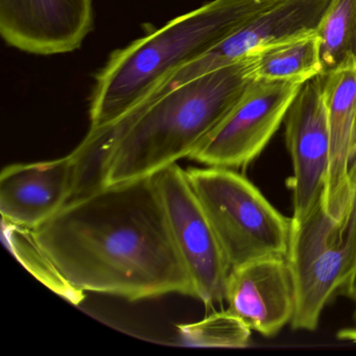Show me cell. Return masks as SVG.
I'll use <instances>...</instances> for the list:
<instances>
[{"mask_svg":"<svg viewBox=\"0 0 356 356\" xmlns=\"http://www.w3.org/2000/svg\"><path fill=\"white\" fill-rule=\"evenodd\" d=\"M32 233L64 278L83 293L128 301L170 293L195 298L155 176L78 195Z\"/></svg>","mask_w":356,"mask_h":356,"instance_id":"obj_1","label":"cell"},{"mask_svg":"<svg viewBox=\"0 0 356 356\" xmlns=\"http://www.w3.org/2000/svg\"><path fill=\"white\" fill-rule=\"evenodd\" d=\"M256 60L247 56L183 84L156 85L111 124L89 129L76 153L99 186L155 176L189 158L218 126L255 80Z\"/></svg>","mask_w":356,"mask_h":356,"instance_id":"obj_2","label":"cell"},{"mask_svg":"<svg viewBox=\"0 0 356 356\" xmlns=\"http://www.w3.org/2000/svg\"><path fill=\"white\" fill-rule=\"evenodd\" d=\"M276 1L212 0L114 51L95 76L89 129L118 120L164 76L220 44Z\"/></svg>","mask_w":356,"mask_h":356,"instance_id":"obj_3","label":"cell"},{"mask_svg":"<svg viewBox=\"0 0 356 356\" xmlns=\"http://www.w3.org/2000/svg\"><path fill=\"white\" fill-rule=\"evenodd\" d=\"M352 199L341 218L318 203L305 218H291L287 261L296 291L291 328L314 331L327 304L337 295L352 298L356 285V160Z\"/></svg>","mask_w":356,"mask_h":356,"instance_id":"obj_4","label":"cell"},{"mask_svg":"<svg viewBox=\"0 0 356 356\" xmlns=\"http://www.w3.org/2000/svg\"><path fill=\"white\" fill-rule=\"evenodd\" d=\"M187 178L205 210L231 268L254 260L286 257L291 218L235 170L189 168Z\"/></svg>","mask_w":356,"mask_h":356,"instance_id":"obj_5","label":"cell"},{"mask_svg":"<svg viewBox=\"0 0 356 356\" xmlns=\"http://www.w3.org/2000/svg\"><path fill=\"white\" fill-rule=\"evenodd\" d=\"M302 85L254 80L188 159L231 170L249 165L284 122Z\"/></svg>","mask_w":356,"mask_h":356,"instance_id":"obj_6","label":"cell"},{"mask_svg":"<svg viewBox=\"0 0 356 356\" xmlns=\"http://www.w3.org/2000/svg\"><path fill=\"white\" fill-rule=\"evenodd\" d=\"M155 179L175 245L193 281L195 298L207 306L222 303L231 266L186 170L172 164Z\"/></svg>","mask_w":356,"mask_h":356,"instance_id":"obj_7","label":"cell"},{"mask_svg":"<svg viewBox=\"0 0 356 356\" xmlns=\"http://www.w3.org/2000/svg\"><path fill=\"white\" fill-rule=\"evenodd\" d=\"M322 74L302 85L285 116V140L293 164V220L305 218L323 201L329 165L330 133Z\"/></svg>","mask_w":356,"mask_h":356,"instance_id":"obj_8","label":"cell"},{"mask_svg":"<svg viewBox=\"0 0 356 356\" xmlns=\"http://www.w3.org/2000/svg\"><path fill=\"white\" fill-rule=\"evenodd\" d=\"M330 1L277 0L220 44L164 76L159 84H183L241 58L316 32Z\"/></svg>","mask_w":356,"mask_h":356,"instance_id":"obj_9","label":"cell"},{"mask_svg":"<svg viewBox=\"0 0 356 356\" xmlns=\"http://www.w3.org/2000/svg\"><path fill=\"white\" fill-rule=\"evenodd\" d=\"M92 0H0V35L26 54L78 51L93 30Z\"/></svg>","mask_w":356,"mask_h":356,"instance_id":"obj_10","label":"cell"},{"mask_svg":"<svg viewBox=\"0 0 356 356\" xmlns=\"http://www.w3.org/2000/svg\"><path fill=\"white\" fill-rule=\"evenodd\" d=\"M80 180L74 153L49 161L11 164L0 175L3 220L33 229L53 218L76 197Z\"/></svg>","mask_w":356,"mask_h":356,"instance_id":"obj_11","label":"cell"},{"mask_svg":"<svg viewBox=\"0 0 356 356\" xmlns=\"http://www.w3.org/2000/svg\"><path fill=\"white\" fill-rule=\"evenodd\" d=\"M225 301L251 330L276 335L295 314V283L287 258H261L231 268Z\"/></svg>","mask_w":356,"mask_h":356,"instance_id":"obj_12","label":"cell"},{"mask_svg":"<svg viewBox=\"0 0 356 356\" xmlns=\"http://www.w3.org/2000/svg\"><path fill=\"white\" fill-rule=\"evenodd\" d=\"M330 133V165L323 197L325 211L339 218L352 199L351 168L356 160V61L323 76Z\"/></svg>","mask_w":356,"mask_h":356,"instance_id":"obj_13","label":"cell"},{"mask_svg":"<svg viewBox=\"0 0 356 356\" xmlns=\"http://www.w3.org/2000/svg\"><path fill=\"white\" fill-rule=\"evenodd\" d=\"M323 74L320 38L316 32L257 54L255 80L304 84Z\"/></svg>","mask_w":356,"mask_h":356,"instance_id":"obj_14","label":"cell"},{"mask_svg":"<svg viewBox=\"0 0 356 356\" xmlns=\"http://www.w3.org/2000/svg\"><path fill=\"white\" fill-rule=\"evenodd\" d=\"M323 74L356 61V0H331L316 29Z\"/></svg>","mask_w":356,"mask_h":356,"instance_id":"obj_15","label":"cell"},{"mask_svg":"<svg viewBox=\"0 0 356 356\" xmlns=\"http://www.w3.org/2000/svg\"><path fill=\"white\" fill-rule=\"evenodd\" d=\"M1 225L6 243L24 268H28L41 282L72 303L79 304L82 301L84 293L74 289L64 278L51 258L39 247L32 230L10 224L6 220H3Z\"/></svg>","mask_w":356,"mask_h":356,"instance_id":"obj_16","label":"cell"},{"mask_svg":"<svg viewBox=\"0 0 356 356\" xmlns=\"http://www.w3.org/2000/svg\"><path fill=\"white\" fill-rule=\"evenodd\" d=\"M186 345L203 348H245L251 329L232 312H214L199 322L177 326Z\"/></svg>","mask_w":356,"mask_h":356,"instance_id":"obj_17","label":"cell"},{"mask_svg":"<svg viewBox=\"0 0 356 356\" xmlns=\"http://www.w3.org/2000/svg\"><path fill=\"white\" fill-rule=\"evenodd\" d=\"M337 337L341 341H352L356 343V326L347 327L339 329L337 333Z\"/></svg>","mask_w":356,"mask_h":356,"instance_id":"obj_18","label":"cell"},{"mask_svg":"<svg viewBox=\"0 0 356 356\" xmlns=\"http://www.w3.org/2000/svg\"><path fill=\"white\" fill-rule=\"evenodd\" d=\"M352 298H353L354 304H355V309H354V314H353V321H354L353 326H356V285H355V289H354L353 295H352Z\"/></svg>","mask_w":356,"mask_h":356,"instance_id":"obj_19","label":"cell"}]
</instances>
